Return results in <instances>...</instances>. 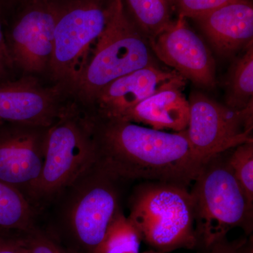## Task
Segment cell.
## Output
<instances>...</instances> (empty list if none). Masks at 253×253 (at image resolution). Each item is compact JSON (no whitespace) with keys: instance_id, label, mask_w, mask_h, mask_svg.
Segmentation results:
<instances>
[{"instance_id":"cell-26","label":"cell","mask_w":253,"mask_h":253,"mask_svg":"<svg viewBox=\"0 0 253 253\" xmlns=\"http://www.w3.org/2000/svg\"><path fill=\"white\" fill-rule=\"evenodd\" d=\"M142 253H164L162 252H160V251H155V250H151V251H146V252Z\"/></svg>"},{"instance_id":"cell-13","label":"cell","mask_w":253,"mask_h":253,"mask_svg":"<svg viewBox=\"0 0 253 253\" xmlns=\"http://www.w3.org/2000/svg\"><path fill=\"white\" fill-rule=\"evenodd\" d=\"M183 82L186 80L173 70L147 66L111 82L85 111L98 117L118 119L163 88Z\"/></svg>"},{"instance_id":"cell-23","label":"cell","mask_w":253,"mask_h":253,"mask_svg":"<svg viewBox=\"0 0 253 253\" xmlns=\"http://www.w3.org/2000/svg\"><path fill=\"white\" fill-rule=\"evenodd\" d=\"M197 251L198 253H253V236L233 241L226 236Z\"/></svg>"},{"instance_id":"cell-14","label":"cell","mask_w":253,"mask_h":253,"mask_svg":"<svg viewBox=\"0 0 253 253\" xmlns=\"http://www.w3.org/2000/svg\"><path fill=\"white\" fill-rule=\"evenodd\" d=\"M194 21L221 56H231L253 43V0L232 1Z\"/></svg>"},{"instance_id":"cell-16","label":"cell","mask_w":253,"mask_h":253,"mask_svg":"<svg viewBox=\"0 0 253 253\" xmlns=\"http://www.w3.org/2000/svg\"><path fill=\"white\" fill-rule=\"evenodd\" d=\"M131 21L148 41L154 39L172 22V0H123Z\"/></svg>"},{"instance_id":"cell-18","label":"cell","mask_w":253,"mask_h":253,"mask_svg":"<svg viewBox=\"0 0 253 253\" xmlns=\"http://www.w3.org/2000/svg\"><path fill=\"white\" fill-rule=\"evenodd\" d=\"M226 106L241 111L253 104V44L233 62L226 80Z\"/></svg>"},{"instance_id":"cell-19","label":"cell","mask_w":253,"mask_h":253,"mask_svg":"<svg viewBox=\"0 0 253 253\" xmlns=\"http://www.w3.org/2000/svg\"><path fill=\"white\" fill-rule=\"evenodd\" d=\"M141 241L139 231L121 211L94 253H139Z\"/></svg>"},{"instance_id":"cell-22","label":"cell","mask_w":253,"mask_h":253,"mask_svg":"<svg viewBox=\"0 0 253 253\" xmlns=\"http://www.w3.org/2000/svg\"><path fill=\"white\" fill-rule=\"evenodd\" d=\"M21 234L31 253H67L51 236L36 226Z\"/></svg>"},{"instance_id":"cell-20","label":"cell","mask_w":253,"mask_h":253,"mask_svg":"<svg viewBox=\"0 0 253 253\" xmlns=\"http://www.w3.org/2000/svg\"><path fill=\"white\" fill-rule=\"evenodd\" d=\"M226 159L240 187L253 205V141L229 150Z\"/></svg>"},{"instance_id":"cell-4","label":"cell","mask_w":253,"mask_h":253,"mask_svg":"<svg viewBox=\"0 0 253 253\" xmlns=\"http://www.w3.org/2000/svg\"><path fill=\"white\" fill-rule=\"evenodd\" d=\"M226 153L214 155L203 163L190 190L196 250L226 237L234 228H241L246 235L252 234L253 205L233 175Z\"/></svg>"},{"instance_id":"cell-9","label":"cell","mask_w":253,"mask_h":253,"mask_svg":"<svg viewBox=\"0 0 253 253\" xmlns=\"http://www.w3.org/2000/svg\"><path fill=\"white\" fill-rule=\"evenodd\" d=\"M189 102L186 134L191 150L203 163L214 155L253 142V104L236 111L199 92L193 93Z\"/></svg>"},{"instance_id":"cell-11","label":"cell","mask_w":253,"mask_h":253,"mask_svg":"<svg viewBox=\"0 0 253 253\" xmlns=\"http://www.w3.org/2000/svg\"><path fill=\"white\" fill-rule=\"evenodd\" d=\"M49 128L0 121V181L29 201L44 164Z\"/></svg>"},{"instance_id":"cell-6","label":"cell","mask_w":253,"mask_h":253,"mask_svg":"<svg viewBox=\"0 0 253 253\" xmlns=\"http://www.w3.org/2000/svg\"><path fill=\"white\" fill-rule=\"evenodd\" d=\"M95 157L90 118L76 101L49 126L44 164L32 190L31 204L41 206L54 201L94 164Z\"/></svg>"},{"instance_id":"cell-25","label":"cell","mask_w":253,"mask_h":253,"mask_svg":"<svg viewBox=\"0 0 253 253\" xmlns=\"http://www.w3.org/2000/svg\"><path fill=\"white\" fill-rule=\"evenodd\" d=\"M11 66L12 63L6 45L2 21L0 16V80H3L8 68Z\"/></svg>"},{"instance_id":"cell-3","label":"cell","mask_w":253,"mask_h":253,"mask_svg":"<svg viewBox=\"0 0 253 253\" xmlns=\"http://www.w3.org/2000/svg\"><path fill=\"white\" fill-rule=\"evenodd\" d=\"M96 163L57 196V219L71 249L94 253L121 211L118 183Z\"/></svg>"},{"instance_id":"cell-17","label":"cell","mask_w":253,"mask_h":253,"mask_svg":"<svg viewBox=\"0 0 253 253\" xmlns=\"http://www.w3.org/2000/svg\"><path fill=\"white\" fill-rule=\"evenodd\" d=\"M21 191L0 181V231L24 233L35 227V209Z\"/></svg>"},{"instance_id":"cell-12","label":"cell","mask_w":253,"mask_h":253,"mask_svg":"<svg viewBox=\"0 0 253 253\" xmlns=\"http://www.w3.org/2000/svg\"><path fill=\"white\" fill-rule=\"evenodd\" d=\"M153 53L185 80L205 88L216 84L215 62L201 37L178 16L154 39L149 41Z\"/></svg>"},{"instance_id":"cell-24","label":"cell","mask_w":253,"mask_h":253,"mask_svg":"<svg viewBox=\"0 0 253 253\" xmlns=\"http://www.w3.org/2000/svg\"><path fill=\"white\" fill-rule=\"evenodd\" d=\"M0 253H31L21 233L0 231Z\"/></svg>"},{"instance_id":"cell-15","label":"cell","mask_w":253,"mask_h":253,"mask_svg":"<svg viewBox=\"0 0 253 253\" xmlns=\"http://www.w3.org/2000/svg\"><path fill=\"white\" fill-rule=\"evenodd\" d=\"M186 82L163 88L128 110L118 119L144 124L153 129L175 132L186 130L189 124L190 105L183 94Z\"/></svg>"},{"instance_id":"cell-5","label":"cell","mask_w":253,"mask_h":253,"mask_svg":"<svg viewBox=\"0 0 253 253\" xmlns=\"http://www.w3.org/2000/svg\"><path fill=\"white\" fill-rule=\"evenodd\" d=\"M128 219L141 239L164 253L196 250L194 206L188 187L174 183L146 181L136 188Z\"/></svg>"},{"instance_id":"cell-1","label":"cell","mask_w":253,"mask_h":253,"mask_svg":"<svg viewBox=\"0 0 253 253\" xmlns=\"http://www.w3.org/2000/svg\"><path fill=\"white\" fill-rule=\"evenodd\" d=\"M90 118L95 163L118 181L174 183L188 187L203 163L186 130L168 133L119 119Z\"/></svg>"},{"instance_id":"cell-8","label":"cell","mask_w":253,"mask_h":253,"mask_svg":"<svg viewBox=\"0 0 253 253\" xmlns=\"http://www.w3.org/2000/svg\"><path fill=\"white\" fill-rule=\"evenodd\" d=\"M13 10L4 33L11 63L26 75L49 71L54 51L55 12L50 0H7Z\"/></svg>"},{"instance_id":"cell-21","label":"cell","mask_w":253,"mask_h":253,"mask_svg":"<svg viewBox=\"0 0 253 253\" xmlns=\"http://www.w3.org/2000/svg\"><path fill=\"white\" fill-rule=\"evenodd\" d=\"M237 0H172L174 11L178 16L195 18Z\"/></svg>"},{"instance_id":"cell-7","label":"cell","mask_w":253,"mask_h":253,"mask_svg":"<svg viewBox=\"0 0 253 253\" xmlns=\"http://www.w3.org/2000/svg\"><path fill=\"white\" fill-rule=\"evenodd\" d=\"M55 12L49 72L73 94L95 43L104 31L113 0H50Z\"/></svg>"},{"instance_id":"cell-2","label":"cell","mask_w":253,"mask_h":253,"mask_svg":"<svg viewBox=\"0 0 253 253\" xmlns=\"http://www.w3.org/2000/svg\"><path fill=\"white\" fill-rule=\"evenodd\" d=\"M149 41L128 16L123 0H113L104 31L95 43L73 95L83 108L111 82L157 66Z\"/></svg>"},{"instance_id":"cell-27","label":"cell","mask_w":253,"mask_h":253,"mask_svg":"<svg viewBox=\"0 0 253 253\" xmlns=\"http://www.w3.org/2000/svg\"><path fill=\"white\" fill-rule=\"evenodd\" d=\"M6 0H0V9H1V6L4 5V3L6 2Z\"/></svg>"},{"instance_id":"cell-10","label":"cell","mask_w":253,"mask_h":253,"mask_svg":"<svg viewBox=\"0 0 253 253\" xmlns=\"http://www.w3.org/2000/svg\"><path fill=\"white\" fill-rule=\"evenodd\" d=\"M71 94L59 84L42 85L33 75L0 80V121L49 127L72 106Z\"/></svg>"}]
</instances>
